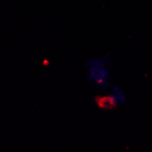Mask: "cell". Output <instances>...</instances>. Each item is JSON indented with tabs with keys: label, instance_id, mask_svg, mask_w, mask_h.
Here are the masks:
<instances>
[{
	"label": "cell",
	"instance_id": "1",
	"mask_svg": "<svg viewBox=\"0 0 152 152\" xmlns=\"http://www.w3.org/2000/svg\"><path fill=\"white\" fill-rule=\"evenodd\" d=\"M83 66L86 71L85 79L88 84L104 91L110 88L112 62L108 54L88 58Z\"/></svg>",
	"mask_w": 152,
	"mask_h": 152
},
{
	"label": "cell",
	"instance_id": "3",
	"mask_svg": "<svg viewBox=\"0 0 152 152\" xmlns=\"http://www.w3.org/2000/svg\"><path fill=\"white\" fill-rule=\"evenodd\" d=\"M49 64H50L49 60H48V59H44V60H43V66H49Z\"/></svg>",
	"mask_w": 152,
	"mask_h": 152
},
{
	"label": "cell",
	"instance_id": "2",
	"mask_svg": "<svg viewBox=\"0 0 152 152\" xmlns=\"http://www.w3.org/2000/svg\"><path fill=\"white\" fill-rule=\"evenodd\" d=\"M93 102L96 108L101 111H112L126 104L127 95L119 86L114 85L109 93L96 95Z\"/></svg>",
	"mask_w": 152,
	"mask_h": 152
}]
</instances>
